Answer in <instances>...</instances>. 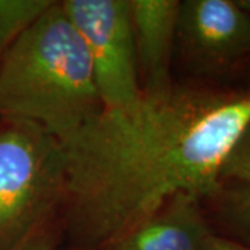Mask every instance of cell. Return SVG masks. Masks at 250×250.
<instances>
[{
  "instance_id": "8992f818",
  "label": "cell",
  "mask_w": 250,
  "mask_h": 250,
  "mask_svg": "<svg viewBox=\"0 0 250 250\" xmlns=\"http://www.w3.org/2000/svg\"><path fill=\"white\" fill-rule=\"evenodd\" d=\"M135 52L143 92L171 88V59L177 41L178 0H129Z\"/></svg>"
},
{
  "instance_id": "52a82bcc",
  "label": "cell",
  "mask_w": 250,
  "mask_h": 250,
  "mask_svg": "<svg viewBox=\"0 0 250 250\" xmlns=\"http://www.w3.org/2000/svg\"><path fill=\"white\" fill-rule=\"evenodd\" d=\"M211 235L199 199L179 193L103 250H202Z\"/></svg>"
},
{
  "instance_id": "ba28073f",
  "label": "cell",
  "mask_w": 250,
  "mask_h": 250,
  "mask_svg": "<svg viewBox=\"0 0 250 250\" xmlns=\"http://www.w3.org/2000/svg\"><path fill=\"white\" fill-rule=\"evenodd\" d=\"M52 3V0H0V62L21 32Z\"/></svg>"
},
{
  "instance_id": "277c9868",
  "label": "cell",
  "mask_w": 250,
  "mask_h": 250,
  "mask_svg": "<svg viewBox=\"0 0 250 250\" xmlns=\"http://www.w3.org/2000/svg\"><path fill=\"white\" fill-rule=\"evenodd\" d=\"M89 54L103 108L120 107L142 95L129 0L60 1Z\"/></svg>"
},
{
  "instance_id": "30bf717a",
  "label": "cell",
  "mask_w": 250,
  "mask_h": 250,
  "mask_svg": "<svg viewBox=\"0 0 250 250\" xmlns=\"http://www.w3.org/2000/svg\"><path fill=\"white\" fill-rule=\"evenodd\" d=\"M227 179L250 188V121L224 163L221 181Z\"/></svg>"
},
{
  "instance_id": "9c48e42d",
  "label": "cell",
  "mask_w": 250,
  "mask_h": 250,
  "mask_svg": "<svg viewBox=\"0 0 250 250\" xmlns=\"http://www.w3.org/2000/svg\"><path fill=\"white\" fill-rule=\"evenodd\" d=\"M223 220L239 242L250 246V188L241 187L223 203Z\"/></svg>"
},
{
  "instance_id": "7a4b0ae2",
  "label": "cell",
  "mask_w": 250,
  "mask_h": 250,
  "mask_svg": "<svg viewBox=\"0 0 250 250\" xmlns=\"http://www.w3.org/2000/svg\"><path fill=\"white\" fill-rule=\"evenodd\" d=\"M102 108L89 54L53 1L0 62V117L36 124L64 145Z\"/></svg>"
},
{
  "instance_id": "3957f363",
  "label": "cell",
  "mask_w": 250,
  "mask_h": 250,
  "mask_svg": "<svg viewBox=\"0 0 250 250\" xmlns=\"http://www.w3.org/2000/svg\"><path fill=\"white\" fill-rule=\"evenodd\" d=\"M0 126V250H13L49 224L65 192L62 145L36 124Z\"/></svg>"
},
{
  "instance_id": "6da1fadb",
  "label": "cell",
  "mask_w": 250,
  "mask_h": 250,
  "mask_svg": "<svg viewBox=\"0 0 250 250\" xmlns=\"http://www.w3.org/2000/svg\"><path fill=\"white\" fill-rule=\"evenodd\" d=\"M250 121V90L175 86L102 108L62 145L65 228L103 250L171 197L221 193V171Z\"/></svg>"
},
{
  "instance_id": "5b68a950",
  "label": "cell",
  "mask_w": 250,
  "mask_h": 250,
  "mask_svg": "<svg viewBox=\"0 0 250 250\" xmlns=\"http://www.w3.org/2000/svg\"><path fill=\"white\" fill-rule=\"evenodd\" d=\"M175 46L195 72L227 71L250 54V18L235 0L179 1Z\"/></svg>"
},
{
  "instance_id": "8fae6325",
  "label": "cell",
  "mask_w": 250,
  "mask_h": 250,
  "mask_svg": "<svg viewBox=\"0 0 250 250\" xmlns=\"http://www.w3.org/2000/svg\"><path fill=\"white\" fill-rule=\"evenodd\" d=\"M57 245V236L49 224L29 235L13 250H54Z\"/></svg>"
},
{
  "instance_id": "4fadbf2b",
  "label": "cell",
  "mask_w": 250,
  "mask_h": 250,
  "mask_svg": "<svg viewBox=\"0 0 250 250\" xmlns=\"http://www.w3.org/2000/svg\"><path fill=\"white\" fill-rule=\"evenodd\" d=\"M235 3L250 18V0H235Z\"/></svg>"
},
{
  "instance_id": "7c38bea8",
  "label": "cell",
  "mask_w": 250,
  "mask_h": 250,
  "mask_svg": "<svg viewBox=\"0 0 250 250\" xmlns=\"http://www.w3.org/2000/svg\"><path fill=\"white\" fill-rule=\"evenodd\" d=\"M202 250H250V246L239 241L228 239V238L218 236V235L213 233L207 239Z\"/></svg>"
}]
</instances>
